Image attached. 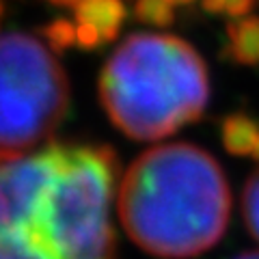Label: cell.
I'll use <instances>...</instances> for the list:
<instances>
[{
    "label": "cell",
    "instance_id": "7a4b0ae2",
    "mask_svg": "<svg viewBox=\"0 0 259 259\" xmlns=\"http://www.w3.org/2000/svg\"><path fill=\"white\" fill-rule=\"evenodd\" d=\"M231 192L212 153L164 143L141 153L117 188V216L127 238L158 259H190L223 238Z\"/></svg>",
    "mask_w": 259,
    "mask_h": 259
},
{
    "label": "cell",
    "instance_id": "52a82bcc",
    "mask_svg": "<svg viewBox=\"0 0 259 259\" xmlns=\"http://www.w3.org/2000/svg\"><path fill=\"white\" fill-rule=\"evenodd\" d=\"M259 143V125L244 115H231L223 123V145L233 156H253Z\"/></svg>",
    "mask_w": 259,
    "mask_h": 259
},
{
    "label": "cell",
    "instance_id": "4fadbf2b",
    "mask_svg": "<svg viewBox=\"0 0 259 259\" xmlns=\"http://www.w3.org/2000/svg\"><path fill=\"white\" fill-rule=\"evenodd\" d=\"M50 5H56V7H76L80 0H48Z\"/></svg>",
    "mask_w": 259,
    "mask_h": 259
},
{
    "label": "cell",
    "instance_id": "7c38bea8",
    "mask_svg": "<svg viewBox=\"0 0 259 259\" xmlns=\"http://www.w3.org/2000/svg\"><path fill=\"white\" fill-rule=\"evenodd\" d=\"M102 44H104L102 35L91 24H78L76 26V46H80L82 50H97Z\"/></svg>",
    "mask_w": 259,
    "mask_h": 259
},
{
    "label": "cell",
    "instance_id": "8992f818",
    "mask_svg": "<svg viewBox=\"0 0 259 259\" xmlns=\"http://www.w3.org/2000/svg\"><path fill=\"white\" fill-rule=\"evenodd\" d=\"M227 56L242 65H259V18H240L227 26Z\"/></svg>",
    "mask_w": 259,
    "mask_h": 259
},
{
    "label": "cell",
    "instance_id": "3957f363",
    "mask_svg": "<svg viewBox=\"0 0 259 259\" xmlns=\"http://www.w3.org/2000/svg\"><path fill=\"white\" fill-rule=\"evenodd\" d=\"M100 102L127 139H166L203 115L209 102L207 65L182 37L132 32L104 65Z\"/></svg>",
    "mask_w": 259,
    "mask_h": 259
},
{
    "label": "cell",
    "instance_id": "6da1fadb",
    "mask_svg": "<svg viewBox=\"0 0 259 259\" xmlns=\"http://www.w3.org/2000/svg\"><path fill=\"white\" fill-rule=\"evenodd\" d=\"M108 145L0 151V259H117Z\"/></svg>",
    "mask_w": 259,
    "mask_h": 259
},
{
    "label": "cell",
    "instance_id": "277c9868",
    "mask_svg": "<svg viewBox=\"0 0 259 259\" xmlns=\"http://www.w3.org/2000/svg\"><path fill=\"white\" fill-rule=\"evenodd\" d=\"M69 108V80L56 54L28 32L0 37V151L35 149Z\"/></svg>",
    "mask_w": 259,
    "mask_h": 259
},
{
    "label": "cell",
    "instance_id": "8fae6325",
    "mask_svg": "<svg viewBox=\"0 0 259 259\" xmlns=\"http://www.w3.org/2000/svg\"><path fill=\"white\" fill-rule=\"evenodd\" d=\"M255 0H201V7L214 15H227V18L240 20L246 18L253 9Z\"/></svg>",
    "mask_w": 259,
    "mask_h": 259
},
{
    "label": "cell",
    "instance_id": "9c48e42d",
    "mask_svg": "<svg viewBox=\"0 0 259 259\" xmlns=\"http://www.w3.org/2000/svg\"><path fill=\"white\" fill-rule=\"evenodd\" d=\"M41 37L46 39V46L54 54H61L76 44V26L69 20L59 18L50 24H46L41 28Z\"/></svg>",
    "mask_w": 259,
    "mask_h": 259
},
{
    "label": "cell",
    "instance_id": "30bf717a",
    "mask_svg": "<svg viewBox=\"0 0 259 259\" xmlns=\"http://www.w3.org/2000/svg\"><path fill=\"white\" fill-rule=\"evenodd\" d=\"M242 216H244L246 229L259 242V168L248 177L242 194Z\"/></svg>",
    "mask_w": 259,
    "mask_h": 259
},
{
    "label": "cell",
    "instance_id": "2e32d148",
    "mask_svg": "<svg viewBox=\"0 0 259 259\" xmlns=\"http://www.w3.org/2000/svg\"><path fill=\"white\" fill-rule=\"evenodd\" d=\"M171 3H190V0H171Z\"/></svg>",
    "mask_w": 259,
    "mask_h": 259
},
{
    "label": "cell",
    "instance_id": "9a60e30c",
    "mask_svg": "<svg viewBox=\"0 0 259 259\" xmlns=\"http://www.w3.org/2000/svg\"><path fill=\"white\" fill-rule=\"evenodd\" d=\"M3 11H5V5H3V0H0V15H3Z\"/></svg>",
    "mask_w": 259,
    "mask_h": 259
},
{
    "label": "cell",
    "instance_id": "ba28073f",
    "mask_svg": "<svg viewBox=\"0 0 259 259\" xmlns=\"http://www.w3.org/2000/svg\"><path fill=\"white\" fill-rule=\"evenodd\" d=\"M175 3L171 0H136L134 15L143 24L156 28H166L175 22Z\"/></svg>",
    "mask_w": 259,
    "mask_h": 259
},
{
    "label": "cell",
    "instance_id": "5b68a950",
    "mask_svg": "<svg viewBox=\"0 0 259 259\" xmlns=\"http://www.w3.org/2000/svg\"><path fill=\"white\" fill-rule=\"evenodd\" d=\"M78 24H91L104 44L115 41L125 22V7L121 0H80L74 7Z\"/></svg>",
    "mask_w": 259,
    "mask_h": 259
},
{
    "label": "cell",
    "instance_id": "5bb4252c",
    "mask_svg": "<svg viewBox=\"0 0 259 259\" xmlns=\"http://www.w3.org/2000/svg\"><path fill=\"white\" fill-rule=\"evenodd\" d=\"M233 259H259V250H248V253H242Z\"/></svg>",
    "mask_w": 259,
    "mask_h": 259
}]
</instances>
